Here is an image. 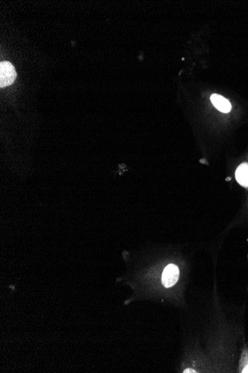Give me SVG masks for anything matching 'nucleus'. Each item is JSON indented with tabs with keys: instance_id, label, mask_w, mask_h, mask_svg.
Returning a JSON list of instances; mask_svg holds the SVG:
<instances>
[{
	"instance_id": "obj_3",
	"label": "nucleus",
	"mask_w": 248,
	"mask_h": 373,
	"mask_svg": "<svg viewBox=\"0 0 248 373\" xmlns=\"http://www.w3.org/2000/svg\"><path fill=\"white\" fill-rule=\"evenodd\" d=\"M210 99L214 107L217 110L222 112H225V113L231 110L230 103L221 95H218V94H213V95H211Z\"/></svg>"
},
{
	"instance_id": "obj_6",
	"label": "nucleus",
	"mask_w": 248,
	"mask_h": 373,
	"mask_svg": "<svg viewBox=\"0 0 248 373\" xmlns=\"http://www.w3.org/2000/svg\"><path fill=\"white\" fill-rule=\"evenodd\" d=\"M242 372H248V365L244 369H243Z\"/></svg>"
},
{
	"instance_id": "obj_1",
	"label": "nucleus",
	"mask_w": 248,
	"mask_h": 373,
	"mask_svg": "<svg viewBox=\"0 0 248 373\" xmlns=\"http://www.w3.org/2000/svg\"><path fill=\"white\" fill-rule=\"evenodd\" d=\"M17 78L15 68L8 61H3L0 64V87H8L13 84Z\"/></svg>"
},
{
	"instance_id": "obj_4",
	"label": "nucleus",
	"mask_w": 248,
	"mask_h": 373,
	"mask_svg": "<svg viewBox=\"0 0 248 373\" xmlns=\"http://www.w3.org/2000/svg\"><path fill=\"white\" fill-rule=\"evenodd\" d=\"M235 178L241 186L248 187V164L240 165L235 172Z\"/></svg>"
},
{
	"instance_id": "obj_5",
	"label": "nucleus",
	"mask_w": 248,
	"mask_h": 373,
	"mask_svg": "<svg viewBox=\"0 0 248 373\" xmlns=\"http://www.w3.org/2000/svg\"><path fill=\"white\" fill-rule=\"evenodd\" d=\"M184 372H195V371L193 370V369H186L185 370H184Z\"/></svg>"
},
{
	"instance_id": "obj_2",
	"label": "nucleus",
	"mask_w": 248,
	"mask_h": 373,
	"mask_svg": "<svg viewBox=\"0 0 248 373\" xmlns=\"http://www.w3.org/2000/svg\"><path fill=\"white\" fill-rule=\"evenodd\" d=\"M179 277V270L175 265H169L166 267L162 274V283L166 288H170L176 284Z\"/></svg>"
}]
</instances>
